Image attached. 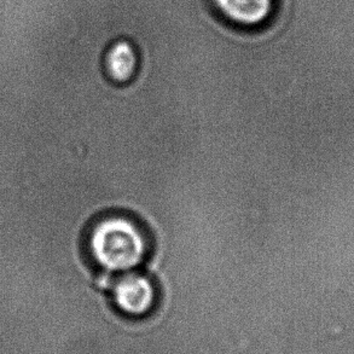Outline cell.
Listing matches in <instances>:
<instances>
[{"label":"cell","instance_id":"4","mask_svg":"<svg viewBox=\"0 0 354 354\" xmlns=\"http://www.w3.org/2000/svg\"><path fill=\"white\" fill-rule=\"evenodd\" d=\"M108 71L116 82H127L133 75L137 67V57L132 46L127 43H119L108 53Z\"/></svg>","mask_w":354,"mask_h":354},{"label":"cell","instance_id":"1","mask_svg":"<svg viewBox=\"0 0 354 354\" xmlns=\"http://www.w3.org/2000/svg\"><path fill=\"white\" fill-rule=\"evenodd\" d=\"M92 258L111 272L137 268L148 253V241L136 221L127 216L103 218L90 236Z\"/></svg>","mask_w":354,"mask_h":354},{"label":"cell","instance_id":"3","mask_svg":"<svg viewBox=\"0 0 354 354\" xmlns=\"http://www.w3.org/2000/svg\"><path fill=\"white\" fill-rule=\"evenodd\" d=\"M216 4L227 19L237 24H260L272 10V0H216Z\"/></svg>","mask_w":354,"mask_h":354},{"label":"cell","instance_id":"2","mask_svg":"<svg viewBox=\"0 0 354 354\" xmlns=\"http://www.w3.org/2000/svg\"><path fill=\"white\" fill-rule=\"evenodd\" d=\"M113 294L120 311L129 316L148 313L156 299L153 283L139 273H124L115 283Z\"/></svg>","mask_w":354,"mask_h":354}]
</instances>
